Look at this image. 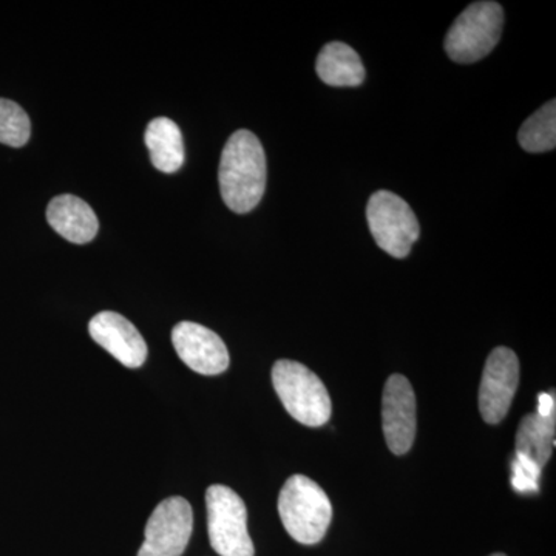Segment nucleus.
Returning a JSON list of instances; mask_svg holds the SVG:
<instances>
[{"label":"nucleus","mask_w":556,"mask_h":556,"mask_svg":"<svg viewBox=\"0 0 556 556\" xmlns=\"http://www.w3.org/2000/svg\"><path fill=\"white\" fill-rule=\"evenodd\" d=\"M219 190L223 201L236 214L258 206L266 189V155L252 131L237 130L226 142L219 161Z\"/></svg>","instance_id":"1"},{"label":"nucleus","mask_w":556,"mask_h":556,"mask_svg":"<svg viewBox=\"0 0 556 556\" xmlns=\"http://www.w3.org/2000/svg\"><path fill=\"white\" fill-rule=\"evenodd\" d=\"M278 515L289 535L300 544L320 543L331 525V501L316 481L294 475L278 495Z\"/></svg>","instance_id":"2"},{"label":"nucleus","mask_w":556,"mask_h":556,"mask_svg":"<svg viewBox=\"0 0 556 556\" xmlns=\"http://www.w3.org/2000/svg\"><path fill=\"white\" fill-rule=\"evenodd\" d=\"M273 383L289 415L306 427H321L331 417V397L316 372L294 361L276 362Z\"/></svg>","instance_id":"3"},{"label":"nucleus","mask_w":556,"mask_h":556,"mask_svg":"<svg viewBox=\"0 0 556 556\" xmlns=\"http://www.w3.org/2000/svg\"><path fill=\"white\" fill-rule=\"evenodd\" d=\"M504 10L496 2H475L455 21L445 38V51L457 64L484 60L503 35Z\"/></svg>","instance_id":"4"},{"label":"nucleus","mask_w":556,"mask_h":556,"mask_svg":"<svg viewBox=\"0 0 556 556\" xmlns=\"http://www.w3.org/2000/svg\"><path fill=\"white\" fill-rule=\"evenodd\" d=\"M207 532L219 556H254L248 532V510L243 500L226 485H211L206 492Z\"/></svg>","instance_id":"5"},{"label":"nucleus","mask_w":556,"mask_h":556,"mask_svg":"<svg viewBox=\"0 0 556 556\" xmlns=\"http://www.w3.org/2000/svg\"><path fill=\"white\" fill-rule=\"evenodd\" d=\"M369 230L380 249L394 258H405L419 239L420 226L407 201L396 193L379 190L368 201Z\"/></svg>","instance_id":"6"},{"label":"nucleus","mask_w":556,"mask_h":556,"mask_svg":"<svg viewBox=\"0 0 556 556\" xmlns=\"http://www.w3.org/2000/svg\"><path fill=\"white\" fill-rule=\"evenodd\" d=\"M192 529L193 511L188 501L181 496L167 497L150 515L138 556H181Z\"/></svg>","instance_id":"7"},{"label":"nucleus","mask_w":556,"mask_h":556,"mask_svg":"<svg viewBox=\"0 0 556 556\" xmlns=\"http://www.w3.org/2000/svg\"><path fill=\"white\" fill-rule=\"evenodd\" d=\"M519 383V361L506 346L495 348L485 362L479 387V412L486 424H500L507 416Z\"/></svg>","instance_id":"8"},{"label":"nucleus","mask_w":556,"mask_h":556,"mask_svg":"<svg viewBox=\"0 0 556 556\" xmlns=\"http://www.w3.org/2000/svg\"><path fill=\"white\" fill-rule=\"evenodd\" d=\"M382 426L388 448L397 456L408 453L416 438V396L405 376L393 375L387 380Z\"/></svg>","instance_id":"9"},{"label":"nucleus","mask_w":556,"mask_h":556,"mask_svg":"<svg viewBox=\"0 0 556 556\" xmlns=\"http://www.w3.org/2000/svg\"><path fill=\"white\" fill-rule=\"evenodd\" d=\"M172 343L179 358L203 376H217L229 368V351L217 334L203 325L181 321L172 331Z\"/></svg>","instance_id":"10"},{"label":"nucleus","mask_w":556,"mask_h":556,"mask_svg":"<svg viewBox=\"0 0 556 556\" xmlns=\"http://www.w3.org/2000/svg\"><path fill=\"white\" fill-rule=\"evenodd\" d=\"M91 339L104 348L124 367L139 368L148 358V343L139 334L135 325L126 317L113 311H104L91 318L89 324Z\"/></svg>","instance_id":"11"},{"label":"nucleus","mask_w":556,"mask_h":556,"mask_svg":"<svg viewBox=\"0 0 556 556\" xmlns=\"http://www.w3.org/2000/svg\"><path fill=\"white\" fill-rule=\"evenodd\" d=\"M47 219L51 228L70 243H89L100 229L93 208L75 195H60L51 200L47 207Z\"/></svg>","instance_id":"12"},{"label":"nucleus","mask_w":556,"mask_h":556,"mask_svg":"<svg viewBox=\"0 0 556 556\" xmlns=\"http://www.w3.org/2000/svg\"><path fill=\"white\" fill-rule=\"evenodd\" d=\"M318 78L331 87H357L365 80V67L356 50L343 42H329L318 53Z\"/></svg>","instance_id":"13"},{"label":"nucleus","mask_w":556,"mask_h":556,"mask_svg":"<svg viewBox=\"0 0 556 556\" xmlns=\"http://www.w3.org/2000/svg\"><path fill=\"white\" fill-rule=\"evenodd\" d=\"M150 160L156 169L164 174H174L185 163V141L181 130L169 118L150 121L144 135Z\"/></svg>","instance_id":"14"},{"label":"nucleus","mask_w":556,"mask_h":556,"mask_svg":"<svg viewBox=\"0 0 556 556\" xmlns=\"http://www.w3.org/2000/svg\"><path fill=\"white\" fill-rule=\"evenodd\" d=\"M555 416L530 413L522 417L517 433V455L529 457L543 468L555 447Z\"/></svg>","instance_id":"15"},{"label":"nucleus","mask_w":556,"mask_h":556,"mask_svg":"<svg viewBox=\"0 0 556 556\" xmlns=\"http://www.w3.org/2000/svg\"><path fill=\"white\" fill-rule=\"evenodd\" d=\"M519 146L529 153L551 152L556 146V101H548L522 124Z\"/></svg>","instance_id":"16"},{"label":"nucleus","mask_w":556,"mask_h":556,"mask_svg":"<svg viewBox=\"0 0 556 556\" xmlns=\"http://www.w3.org/2000/svg\"><path fill=\"white\" fill-rule=\"evenodd\" d=\"M30 135V118L25 110L16 102L0 98V142L10 148H22Z\"/></svg>","instance_id":"17"},{"label":"nucleus","mask_w":556,"mask_h":556,"mask_svg":"<svg viewBox=\"0 0 556 556\" xmlns=\"http://www.w3.org/2000/svg\"><path fill=\"white\" fill-rule=\"evenodd\" d=\"M543 468L538 467L529 457L515 455L511 463V486L518 493L540 492V477Z\"/></svg>","instance_id":"18"},{"label":"nucleus","mask_w":556,"mask_h":556,"mask_svg":"<svg viewBox=\"0 0 556 556\" xmlns=\"http://www.w3.org/2000/svg\"><path fill=\"white\" fill-rule=\"evenodd\" d=\"M556 401L555 394L541 393L538 396V409L536 413L540 416H555L556 415Z\"/></svg>","instance_id":"19"},{"label":"nucleus","mask_w":556,"mask_h":556,"mask_svg":"<svg viewBox=\"0 0 556 556\" xmlns=\"http://www.w3.org/2000/svg\"><path fill=\"white\" fill-rule=\"evenodd\" d=\"M490 556H507V555H504V554H493V555H490Z\"/></svg>","instance_id":"20"}]
</instances>
